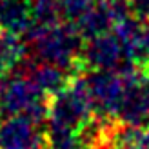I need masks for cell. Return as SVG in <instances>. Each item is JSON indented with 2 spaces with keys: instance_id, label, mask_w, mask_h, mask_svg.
I'll list each match as a JSON object with an SVG mask.
<instances>
[{
  "instance_id": "4",
  "label": "cell",
  "mask_w": 149,
  "mask_h": 149,
  "mask_svg": "<svg viewBox=\"0 0 149 149\" xmlns=\"http://www.w3.org/2000/svg\"><path fill=\"white\" fill-rule=\"evenodd\" d=\"M47 135L22 115L0 120V149H46Z\"/></svg>"
},
{
  "instance_id": "11",
  "label": "cell",
  "mask_w": 149,
  "mask_h": 149,
  "mask_svg": "<svg viewBox=\"0 0 149 149\" xmlns=\"http://www.w3.org/2000/svg\"><path fill=\"white\" fill-rule=\"evenodd\" d=\"M46 149H84V147H82L77 133H73V135H47Z\"/></svg>"
},
{
  "instance_id": "12",
  "label": "cell",
  "mask_w": 149,
  "mask_h": 149,
  "mask_svg": "<svg viewBox=\"0 0 149 149\" xmlns=\"http://www.w3.org/2000/svg\"><path fill=\"white\" fill-rule=\"evenodd\" d=\"M127 4L133 17L142 22L149 20V0H127Z\"/></svg>"
},
{
  "instance_id": "9",
  "label": "cell",
  "mask_w": 149,
  "mask_h": 149,
  "mask_svg": "<svg viewBox=\"0 0 149 149\" xmlns=\"http://www.w3.org/2000/svg\"><path fill=\"white\" fill-rule=\"evenodd\" d=\"M31 11L33 22L38 26H53L64 18L60 0H31Z\"/></svg>"
},
{
  "instance_id": "1",
  "label": "cell",
  "mask_w": 149,
  "mask_h": 149,
  "mask_svg": "<svg viewBox=\"0 0 149 149\" xmlns=\"http://www.w3.org/2000/svg\"><path fill=\"white\" fill-rule=\"evenodd\" d=\"M24 36L31 44L33 58L36 62L55 64L69 71L71 74L84 71L78 60L82 46H84V36L78 33L73 22L69 24L56 22L53 26H38L31 22Z\"/></svg>"
},
{
  "instance_id": "3",
  "label": "cell",
  "mask_w": 149,
  "mask_h": 149,
  "mask_svg": "<svg viewBox=\"0 0 149 149\" xmlns=\"http://www.w3.org/2000/svg\"><path fill=\"white\" fill-rule=\"evenodd\" d=\"M125 58L124 46L115 31L96 35L84 40L78 60L86 69H115Z\"/></svg>"
},
{
  "instance_id": "5",
  "label": "cell",
  "mask_w": 149,
  "mask_h": 149,
  "mask_svg": "<svg viewBox=\"0 0 149 149\" xmlns=\"http://www.w3.org/2000/svg\"><path fill=\"white\" fill-rule=\"evenodd\" d=\"M124 96L116 118L124 124L149 127V77L124 84Z\"/></svg>"
},
{
  "instance_id": "6",
  "label": "cell",
  "mask_w": 149,
  "mask_h": 149,
  "mask_svg": "<svg viewBox=\"0 0 149 149\" xmlns=\"http://www.w3.org/2000/svg\"><path fill=\"white\" fill-rule=\"evenodd\" d=\"M40 96L46 95L33 84L31 78L15 74L13 78H7V84L0 96V107H2V113L7 116L22 115V111Z\"/></svg>"
},
{
  "instance_id": "13",
  "label": "cell",
  "mask_w": 149,
  "mask_h": 149,
  "mask_svg": "<svg viewBox=\"0 0 149 149\" xmlns=\"http://www.w3.org/2000/svg\"><path fill=\"white\" fill-rule=\"evenodd\" d=\"M147 77H149V74H147Z\"/></svg>"
},
{
  "instance_id": "2",
  "label": "cell",
  "mask_w": 149,
  "mask_h": 149,
  "mask_svg": "<svg viewBox=\"0 0 149 149\" xmlns=\"http://www.w3.org/2000/svg\"><path fill=\"white\" fill-rule=\"evenodd\" d=\"M84 80L91 98L93 115L116 118L124 96V80L113 69H86Z\"/></svg>"
},
{
  "instance_id": "8",
  "label": "cell",
  "mask_w": 149,
  "mask_h": 149,
  "mask_svg": "<svg viewBox=\"0 0 149 149\" xmlns=\"http://www.w3.org/2000/svg\"><path fill=\"white\" fill-rule=\"evenodd\" d=\"M26 58V42L20 35L0 29V74H9Z\"/></svg>"
},
{
  "instance_id": "10",
  "label": "cell",
  "mask_w": 149,
  "mask_h": 149,
  "mask_svg": "<svg viewBox=\"0 0 149 149\" xmlns=\"http://www.w3.org/2000/svg\"><path fill=\"white\" fill-rule=\"evenodd\" d=\"M96 0H60L62 4V17L69 22H77Z\"/></svg>"
},
{
  "instance_id": "7",
  "label": "cell",
  "mask_w": 149,
  "mask_h": 149,
  "mask_svg": "<svg viewBox=\"0 0 149 149\" xmlns=\"http://www.w3.org/2000/svg\"><path fill=\"white\" fill-rule=\"evenodd\" d=\"M71 77L73 74L69 71H65L64 68H58V65L47 64V62H36V60L27 74V78H31V82L46 96H51L62 91L64 87H68Z\"/></svg>"
}]
</instances>
